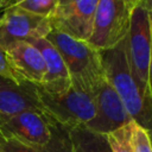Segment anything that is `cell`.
I'll list each match as a JSON object with an SVG mask.
<instances>
[{"label":"cell","mask_w":152,"mask_h":152,"mask_svg":"<svg viewBox=\"0 0 152 152\" xmlns=\"http://www.w3.org/2000/svg\"><path fill=\"white\" fill-rule=\"evenodd\" d=\"M0 76L5 77V78H8V80H12V81H14L17 83L25 82V80H23L17 74V71L13 69V66L11 65V63L8 61L6 51L1 46H0Z\"/></svg>","instance_id":"ac0fdd59"},{"label":"cell","mask_w":152,"mask_h":152,"mask_svg":"<svg viewBox=\"0 0 152 152\" xmlns=\"http://www.w3.org/2000/svg\"><path fill=\"white\" fill-rule=\"evenodd\" d=\"M28 43L39 50L46 66L45 78L42 84H38V87L52 93L66 90L71 86V80L65 63L56 46L46 38L31 39Z\"/></svg>","instance_id":"7c38bea8"},{"label":"cell","mask_w":152,"mask_h":152,"mask_svg":"<svg viewBox=\"0 0 152 152\" xmlns=\"http://www.w3.org/2000/svg\"><path fill=\"white\" fill-rule=\"evenodd\" d=\"M57 4L58 0H20L13 2V5L20 10L48 19L53 14Z\"/></svg>","instance_id":"9a60e30c"},{"label":"cell","mask_w":152,"mask_h":152,"mask_svg":"<svg viewBox=\"0 0 152 152\" xmlns=\"http://www.w3.org/2000/svg\"><path fill=\"white\" fill-rule=\"evenodd\" d=\"M135 0H99L89 45L95 50H110L126 39Z\"/></svg>","instance_id":"8992f818"},{"label":"cell","mask_w":152,"mask_h":152,"mask_svg":"<svg viewBox=\"0 0 152 152\" xmlns=\"http://www.w3.org/2000/svg\"><path fill=\"white\" fill-rule=\"evenodd\" d=\"M0 152H49V151L39 147H34L32 145L21 142L14 138L0 134Z\"/></svg>","instance_id":"e0dca14e"},{"label":"cell","mask_w":152,"mask_h":152,"mask_svg":"<svg viewBox=\"0 0 152 152\" xmlns=\"http://www.w3.org/2000/svg\"><path fill=\"white\" fill-rule=\"evenodd\" d=\"M5 51L11 65L23 80L36 86L43 83L46 75V66L42 53L36 46L28 42H17Z\"/></svg>","instance_id":"8fae6325"},{"label":"cell","mask_w":152,"mask_h":152,"mask_svg":"<svg viewBox=\"0 0 152 152\" xmlns=\"http://www.w3.org/2000/svg\"><path fill=\"white\" fill-rule=\"evenodd\" d=\"M37 87V95L43 114L52 122L65 129L84 125L87 126L95 116L94 96L72 83L64 90L52 93Z\"/></svg>","instance_id":"277c9868"},{"label":"cell","mask_w":152,"mask_h":152,"mask_svg":"<svg viewBox=\"0 0 152 152\" xmlns=\"http://www.w3.org/2000/svg\"><path fill=\"white\" fill-rule=\"evenodd\" d=\"M150 14V20H151V26H152V11H147ZM147 93L148 97L152 101V53H151V61H150V66H148V75H147Z\"/></svg>","instance_id":"d6986e66"},{"label":"cell","mask_w":152,"mask_h":152,"mask_svg":"<svg viewBox=\"0 0 152 152\" xmlns=\"http://www.w3.org/2000/svg\"><path fill=\"white\" fill-rule=\"evenodd\" d=\"M0 134L49 152H70L68 129L39 110H25L0 120Z\"/></svg>","instance_id":"7a4b0ae2"},{"label":"cell","mask_w":152,"mask_h":152,"mask_svg":"<svg viewBox=\"0 0 152 152\" xmlns=\"http://www.w3.org/2000/svg\"><path fill=\"white\" fill-rule=\"evenodd\" d=\"M97 2L99 0H58L53 14L49 18L51 28L88 42Z\"/></svg>","instance_id":"ba28073f"},{"label":"cell","mask_w":152,"mask_h":152,"mask_svg":"<svg viewBox=\"0 0 152 152\" xmlns=\"http://www.w3.org/2000/svg\"><path fill=\"white\" fill-rule=\"evenodd\" d=\"M129 142L133 152H152V135L150 131L135 121L129 122Z\"/></svg>","instance_id":"5bb4252c"},{"label":"cell","mask_w":152,"mask_h":152,"mask_svg":"<svg viewBox=\"0 0 152 152\" xmlns=\"http://www.w3.org/2000/svg\"><path fill=\"white\" fill-rule=\"evenodd\" d=\"M106 135L113 152H133L129 142V124Z\"/></svg>","instance_id":"2e32d148"},{"label":"cell","mask_w":152,"mask_h":152,"mask_svg":"<svg viewBox=\"0 0 152 152\" xmlns=\"http://www.w3.org/2000/svg\"><path fill=\"white\" fill-rule=\"evenodd\" d=\"M93 96L96 112L94 119L87 125L90 129L108 134L133 121L120 96L106 77L100 82Z\"/></svg>","instance_id":"9c48e42d"},{"label":"cell","mask_w":152,"mask_h":152,"mask_svg":"<svg viewBox=\"0 0 152 152\" xmlns=\"http://www.w3.org/2000/svg\"><path fill=\"white\" fill-rule=\"evenodd\" d=\"M70 152H113L107 135L80 125L68 129Z\"/></svg>","instance_id":"4fadbf2b"},{"label":"cell","mask_w":152,"mask_h":152,"mask_svg":"<svg viewBox=\"0 0 152 152\" xmlns=\"http://www.w3.org/2000/svg\"><path fill=\"white\" fill-rule=\"evenodd\" d=\"M126 53L131 75L140 95L151 101L147 93V75L152 53V26L150 14L141 0H135L132 8L126 37Z\"/></svg>","instance_id":"5b68a950"},{"label":"cell","mask_w":152,"mask_h":152,"mask_svg":"<svg viewBox=\"0 0 152 152\" xmlns=\"http://www.w3.org/2000/svg\"><path fill=\"white\" fill-rule=\"evenodd\" d=\"M13 2L0 17V46L6 50L17 42L46 38L52 30L50 20L20 10Z\"/></svg>","instance_id":"52a82bcc"},{"label":"cell","mask_w":152,"mask_h":152,"mask_svg":"<svg viewBox=\"0 0 152 152\" xmlns=\"http://www.w3.org/2000/svg\"><path fill=\"white\" fill-rule=\"evenodd\" d=\"M104 77L113 86L128 114L152 135V102L145 100L131 75L126 53V39L110 50L100 51Z\"/></svg>","instance_id":"6da1fadb"},{"label":"cell","mask_w":152,"mask_h":152,"mask_svg":"<svg viewBox=\"0 0 152 152\" xmlns=\"http://www.w3.org/2000/svg\"><path fill=\"white\" fill-rule=\"evenodd\" d=\"M46 39L61 53L71 83L93 95L104 78L100 52L89 45L88 42L72 38L56 30H51Z\"/></svg>","instance_id":"3957f363"},{"label":"cell","mask_w":152,"mask_h":152,"mask_svg":"<svg viewBox=\"0 0 152 152\" xmlns=\"http://www.w3.org/2000/svg\"><path fill=\"white\" fill-rule=\"evenodd\" d=\"M25 110L42 112L36 84L27 81L17 83L0 76V120Z\"/></svg>","instance_id":"30bf717a"}]
</instances>
